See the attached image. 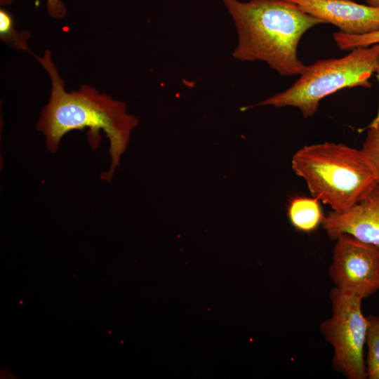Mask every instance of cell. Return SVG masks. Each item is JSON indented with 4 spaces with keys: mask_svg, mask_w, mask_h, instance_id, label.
Listing matches in <instances>:
<instances>
[{
    "mask_svg": "<svg viewBox=\"0 0 379 379\" xmlns=\"http://www.w3.org/2000/svg\"><path fill=\"white\" fill-rule=\"evenodd\" d=\"M288 216L296 230L305 232L315 230L324 218L319 201L312 197L293 198L288 207Z\"/></svg>",
    "mask_w": 379,
    "mask_h": 379,
    "instance_id": "cell-9",
    "label": "cell"
},
{
    "mask_svg": "<svg viewBox=\"0 0 379 379\" xmlns=\"http://www.w3.org/2000/svg\"><path fill=\"white\" fill-rule=\"evenodd\" d=\"M332 315L319 326L325 340L333 348L332 366L348 379H366L364 347L367 320L361 298L334 287L329 293Z\"/></svg>",
    "mask_w": 379,
    "mask_h": 379,
    "instance_id": "cell-5",
    "label": "cell"
},
{
    "mask_svg": "<svg viewBox=\"0 0 379 379\" xmlns=\"http://www.w3.org/2000/svg\"><path fill=\"white\" fill-rule=\"evenodd\" d=\"M0 36L4 41L13 48L30 51L27 45L29 34L26 31L16 30L11 14L3 8L0 9Z\"/></svg>",
    "mask_w": 379,
    "mask_h": 379,
    "instance_id": "cell-11",
    "label": "cell"
},
{
    "mask_svg": "<svg viewBox=\"0 0 379 379\" xmlns=\"http://www.w3.org/2000/svg\"><path fill=\"white\" fill-rule=\"evenodd\" d=\"M379 65V44L352 49L339 58L320 60L307 66L298 79L285 91L253 106L293 107L303 117L314 115L319 102L338 91L356 86L371 88L369 81Z\"/></svg>",
    "mask_w": 379,
    "mask_h": 379,
    "instance_id": "cell-4",
    "label": "cell"
},
{
    "mask_svg": "<svg viewBox=\"0 0 379 379\" xmlns=\"http://www.w3.org/2000/svg\"><path fill=\"white\" fill-rule=\"evenodd\" d=\"M368 5L379 7V0H366Z\"/></svg>",
    "mask_w": 379,
    "mask_h": 379,
    "instance_id": "cell-16",
    "label": "cell"
},
{
    "mask_svg": "<svg viewBox=\"0 0 379 379\" xmlns=\"http://www.w3.org/2000/svg\"><path fill=\"white\" fill-rule=\"evenodd\" d=\"M330 277L335 287L366 298L379 290V247L348 234L335 240Z\"/></svg>",
    "mask_w": 379,
    "mask_h": 379,
    "instance_id": "cell-6",
    "label": "cell"
},
{
    "mask_svg": "<svg viewBox=\"0 0 379 379\" xmlns=\"http://www.w3.org/2000/svg\"><path fill=\"white\" fill-rule=\"evenodd\" d=\"M291 168L311 194L335 213L348 211L377 185L375 171L362 150L324 142L298 149Z\"/></svg>",
    "mask_w": 379,
    "mask_h": 379,
    "instance_id": "cell-3",
    "label": "cell"
},
{
    "mask_svg": "<svg viewBox=\"0 0 379 379\" xmlns=\"http://www.w3.org/2000/svg\"><path fill=\"white\" fill-rule=\"evenodd\" d=\"M299 6L307 13L331 23L338 32L350 35L379 29V7L352 0H284Z\"/></svg>",
    "mask_w": 379,
    "mask_h": 379,
    "instance_id": "cell-7",
    "label": "cell"
},
{
    "mask_svg": "<svg viewBox=\"0 0 379 379\" xmlns=\"http://www.w3.org/2000/svg\"><path fill=\"white\" fill-rule=\"evenodd\" d=\"M237 34L233 57L262 61L281 76L300 75L306 67L298 55L304 34L326 24L284 0H221Z\"/></svg>",
    "mask_w": 379,
    "mask_h": 379,
    "instance_id": "cell-2",
    "label": "cell"
},
{
    "mask_svg": "<svg viewBox=\"0 0 379 379\" xmlns=\"http://www.w3.org/2000/svg\"><path fill=\"white\" fill-rule=\"evenodd\" d=\"M366 317L367 320L366 338L367 378L379 379V317L369 314Z\"/></svg>",
    "mask_w": 379,
    "mask_h": 379,
    "instance_id": "cell-10",
    "label": "cell"
},
{
    "mask_svg": "<svg viewBox=\"0 0 379 379\" xmlns=\"http://www.w3.org/2000/svg\"><path fill=\"white\" fill-rule=\"evenodd\" d=\"M374 74L375 75V77H376L378 83H379V65L377 67ZM378 122H379V106H378V113H377L376 117L373 119V121L371 122V124L369 125L370 126L374 125V124H377Z\"/></svg>",
    "mask_w": 379,
    "mask_h": 379,
    "instance_id": "cell-15",
    "label": "cell"
},
{
    "mask_svg": "<svg viewBox=\"0 0 379 379\" xmlns=\"http://www.w3.org/2000/svg\"><path fill=\"white\" fill-rule=\"evenodd\" d=\"M38 60L51 81L50 99L37 124V128L45 136L48 150L53 153L57 152L65 135L74 130L85 128H88L90 145L95 149L99 145L102 130L109 142L111 164L101 178L110 180L126 149L131 132L138 124V120L127 113L124 102L100 93L93 87L85 85L79 91L67 92L48 51L42 58H38Z\"/></svg>",
    "mask_w": 379,
    "mask_h": 379,
    "instance_id": "cell-1",
    "label": "cell"
},
{
    "mask_svg": "<svg viewBox=\"0 0 379 379\" xmlns=\"http://www.w3.org/2000/svg\"><path fill=\"white\" fill-rule=\"evenodd\" d=\"M361 150L372 164L379 185V122L368 125Z\"/></svg>",
    "mask_w": 379,
    "mask_h": 379,
    "instance_id": "cell-13",
    "label": "cell"
},
{
    "mask_svg": "<svg viewBox=\"0 0 379 379\" xmlns=\"http://www.w3.org/2000/svg\"><path fill=\"white\" fill-rule=\"evenodd\" d=\"M14 0H0L1 5L11 4ZM48 14L55 18H62L67 13L66 8L60 0H46Z\"/></svg>",
    "mask_w": 379,
    "mask_h": 379,
    "instance_id": "cell-14",
    "label": "cell"
},
{
    "mask_svg": "<svg viewBox=\"0 0 379 379\" xmlns=\"http://www.w3.org/2000/svg\"><path fill=\"white\" fill-rule=\"evenodd\" d=\"M337 46L343 51H351L359 47L369 46L379 44V29L371 33L350 35L340 32L333 34Z\"/></svg>",
    "mask_w": 379,
    "mask_h": 379,
    "instance_id": "cell-12",
    "label": "cell"
},
{
    "mask_svg": "<svg viewBox=\"0 0 379 379\" xmlns=\"http://www.w3.org/2000/svg\"><path fill=\"white\" fill-rule=\"evenodd\" d=\"M321 225L333 241L345 233L379 247V185L348 211H330Z\"/></svg>",
    "mask_w": 379,
    "mask_h": 379,
    "instance_id": "cell-8",
    "label": "cell"
}]
</instances>
